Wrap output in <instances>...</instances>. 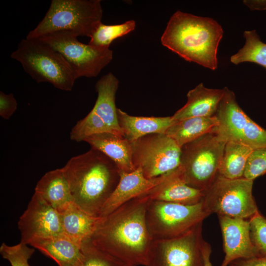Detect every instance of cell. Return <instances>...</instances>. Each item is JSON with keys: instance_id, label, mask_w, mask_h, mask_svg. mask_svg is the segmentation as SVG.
<instances>
[{"instance_id": "1", "label": "cell", "mask_w": 266, "mask_h": 266, "mask_svg": "<svg viewBox=\"0 0 266 266\" xmlns=\"http://www.w3.org/2000/svg\"><path fill=\"white\" fill-rule=\"evenodd\" d=\"M149 200L142 195L100 217L89 239L128 266H145L153 241L146 219Z\"/></svg>"}, {"instance_id": "2", "label": "cell", "mask_w": 266, "mask_h": 266, "mask_svg": "<svg viewBox=\"0 0 266 266\" xmlns=\"http://www.w3.org/2000/svg\"><path fill=\"white\" fill-rule=\"evenodd\" d=\"M62 168L73 202L87 213L99 216L119 181L120 172L116 165L91 148L71 158Z\"/></svg>"}, {"instance_id": "3", "label": "cell", "mask_w": 266, "mask_h": 266, "mask_svg": "<svg viewBox=\"0 0 266 266\" xmlns=\"http://www.w3.org/2000/svg\"><path fill=\"white\" fill-rule=\"evenodd\" d=\"M223 34L214 19L177 10L170 18L161 42L185 60L214 70Z\"/></svg>"}, {"instance_id": "4", "label": "cell", "mask_w": 266, "mask_h": 266, "mask_svg": "<svg viewBox=\"0 0 266 266\" xmlns=\"http://www.w3.org/2000/svg\"><path fill=\"white\" fill-rule=\"evenodd\" d=\"M100 0H52L42 20L26 38H38L61 31L91 37L101 23Z\"/></svg>"}, {"instance_id": "5", "label": "cell", "mask_w": 266, "mask_h": 266, "mask_svg": "<svg viewBox=\"0 0 266 266\" xmlns=\"http://www.w3.org/2000/svg\"><path fill=\"white\" fill-rule=\"evenodd\" d=\"M227 141L219 127L181 147L179 167L188 185L203 191L211 186L219 174Z\"/></svg>"}, {"instance_id": "6", "label": "cell", "mask_w": 266, "mask_h": 266, "mask_svg": "<svg viewBox=\"0 0 266 266\" xmlns=\"http://www.w3.org/2000/svg\"><path fill=\"white\" fill-rule=\"evenodd\" d=\"M10 57L37 83H49L57 89L70 91L77 79L62 56L38 38L22 39Z\"/></svg>"}, {"instance_id": "7", "label": "cell", "mask_w": 266, "mask_h": 266, "mask_svg": "<svg viewBox=\"0 0 266 266\" xmlns=\"http://www.w3.org/2000/svg\"><path fill=\"white\" fill-rule=\"evenodd\" d=\"M253 180L228 179L218 174L202 200L210 215L250 219L259 210L252 194Z\"/></svg>"}, {"instance_id": "8", "label": "cell", "mask_w": 266, "mask_h": 266, "mask_svg": "<svg viewBox=\"0 0 266 266\" xmlns=\"http://www.w3.org/2000/svg\"><path fill=\"white\" fill-rule=\"evenodd\" d=\"M210 215L202 202L193 205L150 200L146 219L153 239L171 238L190 231Z\"/></svg>"}, {"instance_id": "9", "label": "cell", "mask_w": 266, "mask_h": 266, "mask_svg": "<svg viewBox=\"0 0 266 266\" xmlns=\"http://www.w3.org/2000/svg\"><path fill=\"white\" fill-rule=\"evenodd\" d=\"M119 80L111 72L102 76L96 83L97 98L91 111L78 121L70 133V139L81 142L88 136L101 133H111L123 135L120 127L116 95Z\"/></svg>"}, {"instance_id": "10", "label": "cell", "mask_w": 266, "mask_h": 266, "mask_svg": "<svg viewBox=\"0 0 266 266\" xmlns=\"http://www.w3.org/2000/svg\"><path fill=\"white\" fill-rule=\"evenodd\" d=\"M72 32L61 31L39 38L59 53L69 65L76 78L97 76L113 59L109 48L98 47L80 42Z\"/></svg>"}, {"instance_id": "11", "label": "cell", "mask_w": 266, "mask_h": 266, "mask_svg": "<svg viewBox=\"0 0 266 266\" xmlns=\"http://www.w3.org/2000/svg\"><path fill=\"white\" fill-rule=\"evenodd\" d=\"M133 162L148 179L169 172L180 166L181 148L166 134L144 136L132 142Z\"/></svg>"}, {"instance_id": "12", "label": "cell", "mask_w": 266, "mask_h": 266, "mask_svg": "<svg viewBox=\"0 0 266 266\" xmlns=\"http://www.w3.org/2000/svg\"><path fill=\"white\" fill-rule=\"evenodd\" d=\"M201 226L173 238L153 239L145 266H204Z\"/></svg>"}, {"instance_id": "13", "label": "cell", "mask_w": 266, "mask_h": 266, "mask_svg": "<svg viewBox=\"0 0 266 266\" xmlns=\"http://www.w3.org/2000/svg\"><path fill=\"white\" fill-rule=\"evenodd\" d=\"M224 91L216 115L219 128L228 140L242 143L253 149L266 147V130L241 109L232 91L226 87Z\"/></svg>"}, {"instance_id": "14", "label": "cell", "mask_w": 266, "mask_h": 266, "mask_svg": "<svg viewBox=\"0 0 266 266\" xmlns=\"http://www.w3.org/2000/svg\"><path fill=\"white\" fill-rule=\"evenodd\" d=\"M20 242L29 245L33 240L63 233L60 213L34 193L20 217Z\"/></svg>"}, {"instance_id": "15", "label": "cell", "mask_w": 266, "mask_h": 266, "mask_svg": "<svg viewBox=\"0 0 266 266\" xmlns=\"http://www.w3.org/2000/svg\"><path fill=\"white\" fill-rule=\"evenodd\" d=\"M225 256L221 266H228L239 259L259 257L253 244L249 220L218 216Z\"/></svg>"}, {"instance_id": "16", "label": "cell", "mask_w": 266, "mask_h": 266, "mask_svg": "<svg viewBox=\"0 0 266 266\" xmlns=\"http://www.w3.org/2000/svg\"><path fill=\"white\" fill-rule=\"evenodd\" d=\"M166 174L148 179L139 167L130 172H120L118 185L102 208L99 216H105L126 202L146 193L161 183Z\"/></svg>"}, {"instance_id": "17", "label": "cell", "mask_w": 266, "mask_h": 266, "mask_svg": "<svg viewBox=\"0 0 266 266\" xmlns=\"http://www.w3.org/2000/svg\"><path fill=\"white\" fill-rule=\"evenodd\" d=\"M205 191L188 185L182 178L179 166L166 174L159 184L143 194L151 200H159L186 205L202 201Z\"/></svg>"}, {"instance_id": "18", "label": "cell", "mask_w": 266, "mask_h": 266, "mask_svg": "<svg viewBox=\"0 0 266 266\" xmlns=\"http://www.w3.org/2000/svg\"><path fill=\"white\" fill-rule=\"evenodd\" d=\"M83 141L110 159L120 172H130L135 169L133 162L132 143L124 136L105 132L88 136Z\"/></svg>"}, {"instance_id": "19", "label": "cell", "mask_w": 266, "mask_h": 266, "mask_svg": "<svg viewBox=\"0 0 266 266\" xmlns=\"http://www.w3.org/2000/svg\"><path fill=\"white\" fill-rule=\"evenodd\" d=\"M223 89H210L202 83L190 90L187 101L171 116L173 122L192 117H208L216 115L223 98Z\"/></svg>"}, {"instance_id": "20", "label": "cell", "mask_w": 266, "mask_h": 266, "mask_svg": "<svg viewBox=\"0 0 266 266\" xmlns=\"http://www.w3.org/2000/svg\"><path fill=\"white\" fill-rule=\"evenodd\" d=\"M30 246L54 260L59 266H77L82 257V244L64 234L39 238Z\"/></svg>"}, {"instance_id": "21", "label": "cell", "mask_w": 266, "mask_h": 266, "mask_svg": "<svg viewBox=\"0 0 266 266\" xmlns=\"http://www.w3.org/2000/svg\"><path fill=\"white\" fill-rule=\"evenodd\" d=\"M34 193L59 212L73 202L69 185L62 167L45 173L37 182Z\"/></svg>"}, {"instance_id": "22", "label": "cell", "mask_w": 266, "mask_h": 266, "mask_svg": "<svg viewBox=\"0 0 266 266\" xmlns=\"http://www.w3.org/2000/svg\"><path fill=\"white\" fill-rule=\"evenodd\" d=\"M117 115L124 136L131 142L148 134H165L174 123L171 116H134L119 108L117 109Z\"/></svg>"}, {"instance_id": "23", "label": "cell", "mask_w": 266, "mask_h": 266, "mask_svg": "<svg viewBox=\"0 0 266 266\" xmlns=\"http://www.w3.org/2000/svg\"><path fill=\"white\" fill-rule=\"evenodd\" d=\"M60 213L63 233L81 244L90 237L100 219L87 213L73 202Z\"/></svg>"}, {"instance_id": "24", "label": "cell", "mask_w": 266, "mask_h": 266, "mask_svg": "<svg viewBox=\"0 0 266 266\" xmlns=\"http://www.w3.org/2000/svg\"><path fill=\"white\" fill-rule=\"evenodd\" d=\"M219 127V121L216 115L208 117H192L174 122L165 134L181 148Z\"/></svg>"}, {"instance_id": "25", "label": "cell", "mask_w": 266, "mask_h": 266, "mask_svg": "<svg viewBox=\"0 0 266 266\" xmlns=\"http://www.w3.org/2000/svg\"><path fill=\"white\" fill-rule=\"evenodd\" d=\"M254 149L235 141L228 140L219 169V175L231 179L243 177L248 159Z\"/></svg>"}, {"instance_id": "26", "label": "cell", "mask_w": 266, "mask_h": 266, "mask_svg": "<svg viewBox=\"0 0 266 266\" xmlns=\"http://www.w3.org/2000/svg\"><path fill=\"white\" fill-rule=\"evenodd\" d=\"M245 42L238 51L230 58L232 63L237 65L250 62L266 69V43L263 42L255 30L245 31Z\"/></svg>"}, {"instance_id": "27", "label": "cell", "mask_w": 266, "mask_h": 266, "mask_svg": "<svg viewBox=\"0 0 266 266\" xmlns=\"http://www.w3.org/2000/svg\"><path fill=\"white\" fill-rule=\"evenodd\" d=\"M135 26L133 20L117 25H107L101 23L92 34L88 44L98 47L109 48L115 39L133 31Z\"/></svg>"}, {"instance_id": "28", "label": "cell", "mask_w": 266, "mask_h": 266, "mask_svg": "<svg viewBox=\"0 0 266 266\" xmlns=\"http://www.w3.org/2000/svg\"><path fill=\"white\" fill-rule=\"evenodd\" d=\"M82 257L77 266H128L95 246L89 238L82 243Z\"/></svg>"}, {"instance_id": "29", "label": "cell", "mask_w": 266, "mask_h": 266, "mask_svg": "<svg viewBox=\"0 0 266 266\" xmlns=\"http://www.w3.org/2000/svg\"><path fill=\"white\" fill-rule=\"evenodd\" d=\"M34 251V248L21 242L14 245L2 243L0 246L1 257L8 261L11 266H31L29 260Z\"/></svg>"}, {"instance_id": "30", "label": "cell", "mask_w": 266, "mask_h": 266, "mask_svg": "<svg viewBox=\"0 0 266 266\" xmlns=\"http://www.w3.org/2000/svg\"><path fill=\"white\" fill-rule=\"evenodd\" d=\"M249 221L251 241L259 257H266V218L258 211Z\"/></svg>"}, {"instance_id": "31", "label": "cell", "mask_w": 266, "mask_h": 266, "mask_svg": "<svg viewBox=\"0 0 266 266\" xmlns=\"http://www.w3.org/2000/svg\"><path fill=\"white\" fill-rule=\"evenodd\" d=\"M266 173V147L254 149L246 165L243 177L253 180Z\"/></svg>"}, {"instance_id": "32", "label": "cell", "mask_w": 266, "mask_h": 266, "mask_svg": "<svg viewBox=\"0 0 266 266\" xmlns=\"http://www.w3.org/2000/svg\"><path fill=\"white\" fill-rule=\"evenodd\" d=\"M18 103L12 93L0 92V116L4 119H9L17 108Z\"/></svg>"}, {"instance_id": "33", "label": "cell", "mask_w": 266, "mask_h": 266, "mask_svg": "<svg viewBox=\"0 0 266 266\" xmlns=\"http://www.w3.org/2000/svg\"><path fill=\"white\" fill-rule=\"evenodd\" d=\"M229 266H266V257L239 259L232 262Z\"/></svg>"}, {"instance_id": "34", "label": "cell", "mask_w": 266, "mask_h": 266, "mask_svg": "<svg viewBox=\"0 0 266 266\" xmlns=\"http://www.w3.org/2000/svg\"><path fill=\"white\" fill-rule=\"evenodd\" d=\"M243 2L251 10H266V0H245Z\"/></svg>"}, {"instance_id": "35", "label": "cell", "mask_w": 266, "mask_h": 266, "mask_svg": "<svg viewBox=\"0 0 266 266\" xmlns=\"http://www.w3.org/2000/svg\"><path fill=\"white\" fill-rule=\"evenodd\" d=\"M202 251L204 262V266H212L210 262V257L211 253V247L210 244L203 240L202 243Z\"/></svg>"}]
</instances>
